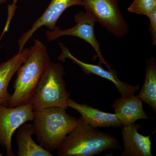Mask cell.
I'll list each match as a JSON object with an SVG mask.
<instances>
[{
  "label": "cell",
  "instance_id": "obj_1",
  "mask_svg": "<svg viewBox=\"0 0 156 156\" xmlns=\"http://www.w3.org/2000/svg\"><path fill=\"white\" fill-rule=\"evenodd\" d=\"M50 62L46 46L39 40H34L25 61L16 72L10 107L31 102L39 81Z\"/></svg>",
  "mask_w": 156,
  "mask_h": 156
},
{
  "label": "cell",
  "instance_id": "obj_2",
  "mask_svg": "<svg viewBox=\"0 0 156 156\" xmlns=\"http://www.w3.org/2000/svg\"><path fill=\"white\" fill-rule=\"evenodd\" d=\"M121 148L115 136L91 127L80 117L56 150L58 156H92L110 149Z\"/></svg>",
  "mask_w": 156,
  "mask_h": 156
},
{
  "label": "cell",
  "instance_id": "obj_3",
  "mask_svg": "<svg viewBox=\"0 0 156 156\" xmlns=\"http://www.w3.org/2000/svg\"><path fill=\"white\" fill-rule=\"evenodd\" d=\"M66 110L53 108L34 111V134L39 145L50 152L57 149L77 125L78 119Z\"/></svg>",
  "mask_w": 156,
  "mask_h": 156
},
{
  "label": "cell",
  "instance_id": "obj_4",
  "mask_svg": "<svg viewBox=\"0 0 156 156\" xmlns=\"http://www.w3.org/2000/svg\"><path fill=\"white\" fill-rule=\"evenodd\" d=\"M64 68L60 63L50 62L38 84L31 100L34 111L53 108L66 109L70 93L66 89Z\"/></svg>",
  "mask_w": 156,
  "mask_h": 156
},
{
  "label": "cell",
  "instance_id": "obj_5",
  "mask_svg": "<svg viewBox=\"0 0 156 156\" xmlns=\"http://www.w3.org/2000/svg\"><path fill=\"white\" fill-rule=\"evenodd\" d=\"M96 22L117 37L128 34L129 27L123 17L118 0H83V5Z\"/></svg>",
  "mask_w": 156,
  "mask_h": 156
},
{
  "label": "cell",
  "instance_id": "obj_6",
  "mask_svg": "<svg viewBox=\"0 0 156 156\" xmlns=\"http://www.w3.org/2000/svg\"><path fill=\"white\" fill-rule=\"evenodd\" d=\"M34 110L31 102L14 107L0 106V144L7 156H15L12 147L14 132L24 123L33 121Z\"/></svg>",
  "mask_w": 156,
  "mask_h": 156
},
{
  "label": "cell",
  "instance_id": "obj_7",
  "mask_svg": "<svg viewBox=\"0 0 156 156\" xmlns=\"http://www.w3.org/2000/svg\"><path fill=\"white\" fill-rule=\"evenodd\" d=\"M76 25L67 29H61L56 27L53 30L46 32V37L49 41H55L65 36L77 37L90 44L94 48L99 60V64H104L109 70H112L102 56L100 45L95 36L94 27L96 23L94 18L87 12H80L75 16Z\"/></svg>",
  "mask_w": 156,
  "mask_h": 156
},
{
  "label": "cell",
  "instance_id": "obj_8",
  "mask_svg": "<svg viewBox=\"0 0 156 156\" xmlns=\"http://www.w3.org/2000/svg\"><path fill=\"white\" fill-rule=\"evenodd\" d=\"M83 0H51L44 13L35 21L30 29L24 33L18 40L19 51L24 48L26 43L38 29L45 26L50 30L56 27L58 19L62 13L69 7L83 5Z\"/></svg>",
  "mask_w": 156,
  "mask_h": 156
},
{
  "label": "cell",
  "instance_id": "obj_9",
  "mask_svg": "<svg viewBox=\"0 0 156 156\" xmlns=\"http://www.w3.org/2000/svg\"><path fill=\"white\" fill-rule=\"evenodd\" d=\"M59 45L61 48L62 52L58 56V60L64 62L66 58H69L80 66L86 74H92L96 75L110 81L115 84L116 88L121 94V96L134 95L139 89V86H132L127 82H123L120 80L118 77L116 72L115 70H109L108 69L107 70L101 66V65L89 64L81 61L73 55L69 49L63 44L60 43Z\"/></svg>",
  "mask_w": 156,
  "mask_h": 156
},
{
  "label": "cell",
  "instance_id": "obj_10",
  "mask_svg": "<svg viewBox=\"0 0 156 156\" xmlns=\"http://www.w3.org/2000/svg\"><path fill=\"white\" fill-rule=\"evenodd\" d=\"M141 126L135 122L122 127L124 147L122 156H153L150 135L146 136L138 132Z\"/></svg>",
  "mask_w": 156,
  "mask_h": 156
},
{
  "label": "cell",
  "instance_id": "obj_11",
  "mask_svg": "<svg viewBox=\"0 0 156 156\" xmlns=\"http://www.w3.org/2000/svg\"><path fill=\"white\" fill-rule=\"evenodd\" d=\"M111 107L123 126H128L138 120L152 119L146 114L142 101L137 95L121 96L115 99Z\"/></svg>",
  "mask_w": 156,
  "mask_h": 156
},
{
  "label": "cell",
  "instance_id": "obj_12",
  "mask_svg": "<svg viewBox=\"0 0 156 156\" xmlns=\"http://www.w3.org/2000/svg\"><path fill=\"white\" fill-rule=\"evenodd\" d=\"M67 105L68 107L71 108L80 113L84 121L93 128H117L123 126L115 113L101 111L86 103H78L70 98Z\"/></svg>",
  "mask_w": 156,
  "mask_h": 156
},
{
  "label": "cell",
  "instance_id": "obj_13",
  "mask_svg": "<svg viewBox=\"0 0 156 156\" xmlns=\"http://www.w3.org/2000/svg\"><path fill=\"white\" fill-rule=\"evenodd\" d=\"M30 49H23L9 60L0 64V106L9 107L11 95L8 91L9 83L20 66L25 61Z\"/></svg>",
  "mask_w": 156,
  "mask_h": 156
},
{
  "label": "cell",
  "instance_id": "obj_14",
  "mask_svg": "<svg viewBox=\"0 0 156 156\" xmlns=\"http://www.w3.org/2000/svg\"><path fill=\"white\" fill-rule=\"evenodd\" d=\"M34 134L33 124L24 123L18 128L16 135L18 150L17 156H53L33 139Z\"/></svg>",
  "mask_w": 156,
  "mask_h": 156
},
{
  "label": "cell",
  "instance_id": "obj_15",
  "mask_svg": "<svg viewBox=\"0 0 156 156\" xmlns=\"http://www.w3.org/2000/svg\"><path fill=\"white\" fill-rule=\"evenodd\" d=\"M145 78L139 94L137 95L143 102L149 105L156 112V62L154 57L146 61Z\"/></svg>",
  "mask_w": 156,
  "mask_h": 156
},
{
  "label": "cell",
  "instance_id": "obj_16",
  "mask_svg": "<svg viewBox=\"0 0 156 156\" xmlns=\"http://www.w3.org/2000/svg\"><path fill=\"white\" fill-rule=\"evenodd\" d=\"M129 12L148 16L156 10V0H133L128 8Z\"/></svg>",
  "mask_w": 156,
  "mask_h": 156
},
{
  "label": "cell",
  "instance_id": "obj_17",
  "mask_svg": "<svg viewBox=\"0 0 156 156\" xmlns=\"http://www.w3.org/2000/svg\"><path fill=\"white\" fill-rule=\"evenodd\" d=\"M147 17L150 20L149 30L152 44L156 46V10L149 14Z\"/></svg>",
  "mask_w": 156,
  "mask_h": 156
},
{
  "label": "cell",
  "instance_id": "obj_18",
  "mask_svg": "<svg viewBox=\"0 0 156 156\" xmlns=\"http://www.w3.org/2000/svg\"><path fill=\"white\" fill-rule=\"evenodd\" d=\"M7 0H0V4L5 3Z\"/></svg>",
  "mask_w": 156,
  "mask_h": 156
},
{
  "label": "cell",
  "instance_id": "obj_19",
  "mask_svg": "<svg viewBox=\"0 0 156 156\" xmlns=\"http://www.w3.org/2000/svg\"><path fill=\"white\" fill-rule=\"evenodd\" d=\"M3 156V154L1 153V152H0V156Z\"/></svg>",
  "mask_w": 156,
  "mask_h": 156
}]
</instances>
